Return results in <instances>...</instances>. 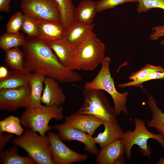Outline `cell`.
I'll return each instance as SVG.
<instances>
[{
	"label": "cell",
	"instance_id": "obj_14",
	"mask_svg": "<svg viewBox=\"0 0 164 164\" xmlns=\"http://www.w3.org/2000/svg\"><path fill=\"white\" fill-rule=\"evenodd\" d=\"M39 27L37 38L48 43L63 39L66 28L60 22L36 19Z\"/></svg>",
	"mask_w": 164,
	"mask_h": 164
},
{
	"label": "cell",
	"instance_id": "obj_16",
	"mask_svg": "<svg viewBox=\"0 0 164 164\" xmlns=\"http://www.w3.org/2000/svg\"><path fill=\"white\" fill-rule=\"evenodd\" d=\"M65 119L73 127L91 136L104 122L102 120L90 115L75 113L66 117Z\"/></svg>",
	"mask_w": 164,
	"mask_h": 164
},
{
	"label": "cell",
	"instance_id": "obj_36",
	"mask_svg": "<svg viewBox=\"0 0 164 164\" xmlns=\"http://www.w3.org/2000/svg\"><path fill=\"white\" fill-rule=\"evenodd\" d=\"M11 0H0V11L8 12L9 11Z\"/></svg>",
	"mask_w": 164,
	"mask_h": 164
},
{
	"label": "cell",
	"instance_id": "obj_21",
	"mask_svg": "<svg viewBox=\"0 0 164 164\" xmlns=\"http://www.w3.org/2000/svg\"><path fill=\"white\" fill-rule=\"evenodd\" d=\"M97 12L96 2L91 0L81 1L74 9V22L87 25L92 24Z\"/></svg>",
	"mask_w": 164,
	"mask_h": 164
},
{
	"label": "cell",
	"instance_id": "obj_15",
	"mask_svg": "<svg viewBox=\"0 0 164 164\" xmlns=\"http://www.w3.org/2000/svg\"><path fill=\"white\" fill-rule=\"evenodd\" d=\"M46 44L63 66L70 70H78L75 57V50L70 47L63 39Z\"/></svg>",
	"mask_w": 164,
	"mask_h": 164
},
{
	"label": "cell",
	"instance_id": "obj_40",
	"mask_svg": "<svg viewBox=\"0 0 164 164\" xmlns=\"http://www.w3.org/2000/svg\"><path fill=\"white\" fill-rule=\"evenodd\" d=\"M161 44L164 46V39H162L161 42Z\"/></svg>",
	"mask_w": 164,
	"mask_h": 164
},
{
	"label": "cell",
	"instance_id": "obj_23",
	"mask_svg": "<svg viewBox=\"0 0 164 164\" xmlns=\"http://www.w3.org/2000/svg\"><path fill=\"white\" fill-rule=\"evenodd\" d=\"M17 146L15 145L0 152V162L3 164H34L35 161L30 156L18 154Z\"/></svg>",
	"mask_w": 164,
	"mask_h": 164
},
{
	"label": "cell",
	"instance_id": "obj_5",
	"mask_svg": "<svg viewBox=\"0 0 164 164\" xmlns=\"http://www.w3.org/2000/svg\"><path fill=\"white\" fill-rule=\"evenodd\" d=\"M13 143L24 149L29 156L39 164H54L47 136L39 135L27 128L22 135L13 139Z\"/></svg>",
	"mask_w": 164,
	"mask_h": 164
},
{
	"label": "cell",
	"instance_id": "obj_35",
	"mask_svg": "<svg viewBox=\"0 0 164 164\" xmlns=\"http://www.w3.org/2000/svg\"><path fill=\"white\" fill-rule=\"evenodd\" d=\"M12 134L4 135L0 132V152H2L8 142L12 138Z\"/></svg>",
	"mask_w": 164,
	"mask_h": 164
},
{
	"label": "cell",
	"instance_id": "obj_18",
	"mask_svg": "<svg viewBox=\"0 0 164 164\" xmlns=\"http://www.w3.org/2000/svg\"><path fill=\"white\" fill-rule=\"evenodd\" d=\"M125 153V149L121 138L98 151L96 162L99 164H114L115 161Z\"/></svg>",
	"mask_w": 164,
	"mask_h": 164
},
{
	"label": "cell",
	"instance_id": "obj_2",
	"mask_svg": "<svg viewBox=\"0 0 164 164\" xmlns=\"http://www.w3.org/2000/svg\"><path fill=\"white\" fill-rule=\"evenodd\" d=\"M110 61L109 57L108 56L104 57L98 73L93 80L85 83L84 88L101 90L107 92L112 99L116 115H119L121 112L127 115L128 114V110L126 104L128 93L127 91L121 93L117 90L114 79L111 76L110 71Z\"/></svg>",
	"mask_w": 164,
	"mask_h": 164
},
{
	"label": "cell",
	"instance_id": "obj_1",
	"mask_svg": "<svg viewBox=\"0 0 164 164\" xmlns=\"http://www.w3.org/2000/svg\"><path fill=\"white\" fill-rule=\"evenodd\" d=\"M22 47L24 54L23 67L31 72L42 74L61 83L82 80L81 76L75 70L63 66L48 45L37 38L26 40Z\"/></svg>",
	"mask_w": 164,
	"mask_h": 164
},
{
	"label": "cell",
	"instance_id": "obj_28",
	"mask_svg": "<svg viewBox=\"0 0 164 164\" xmlns=\"http://www.w3.org/2000/svg\"><path fill=\"white\" fill-rule=\"evenodd\" d=\"M21 30L29 37L37 38L39 27L36 19L28 14H23Z\"/></svg>",
	"mask_w": 164,
	"mask_h": 164
},
{
	"label": "cell",
	"instance_id": "obj_34",
	"mask_svg": "<svg viewBox=\"0 0 164 164\" xmlns=\"http://www.w3.org/2000/svg\"><path fill=\"white\" fill-rule=\"evenodd\" d=\"M152 29L153 32L150 36L151 40H156L164 36V25L154 26Z\"/></svg>",
	"mask_w": 164,
	"mask_h": 164
},
{
	"label": "cell",
	"instance_id": "obj_25",
	"mask_svg": "<svg viewBox=\"0 0 164 164\" xmlns=\"http://www.w3.org/2000/svg\"><path fill=\"white\" fill-rule=\"evenodd\" d=\"M26 40L21 33H10L6 32L0 37V48L6 52L13 48L22 46Z\"/></svg>",
	"mask_w": 164,
	"mask_h": 164
},
{
	"label": "cell",
	"instance_id": "obj_33",
	"mask_svg": "<svg viewBox=\"0 0 164 164\" xmlns=\"http://www.w3.org/2000/svg\"><path fill=\"white\" fill-rule=\"evenodd\" d=\"M138 0H100L96 2L97 12L114 8L118 5L129 2H137Z\"/></svg>",
	"mask_w": 164,
	"mask_h": 164
},
{
	"label": "cell",
	"instance_id": "obj_17",
	"mask_svg": "<svg viewBox=\"0 0 164 164\" xmlns=\"http://www.w3.org/2000/svg\"><path fill=\"white\" fill-rule=\"evenodd\" d=\"M103 125L104 130L93 138L96 144L101 149L104 148L115 141L122 138L124 132L116 122L104 121Z\"/></svg>",
	"mask_w": 164,
	"mask_h": 164
},
{
	"label": "cell",
	"instance_id": "obj_12",
	"mask_svg": "<svg viewBox=\"0 0 164 164\" xmlns=\"http://www.w3.org/2000/svg\"><path fill=\"white\" fill-rule=\"evenodd\" d=\"M94 25L74 22L65 29L63 39L72 49L80 46L92 32Z\"/></svg>",
	"mask_w": 164,
	"mask_h": 164
},
{
	"label": "cell",
	"instance_id": "obj_9",
	"mask_svg": "<svg viewBox=\"0 0 164 164\" xmlns=\"http://www.w3.org/2000/svg\"><path fill=\"white\" fill-rule=\"evenodd\" d=\"M47 136L54 164H69L84 161L88 158L87 155L79 153L68 147L57 134L49 132Z\"/></svg>",
	"mask_w": 164,
	"mask_h": 164
},
{
	"label": "cell",
	"instance_id": "obj_10",
	"mask_svg": "<svg viewBox=\"0 0 164 164\" xmlns=\"http://www.w3.org/2000/svg\"><path fill=\"white\" fill-rule=\"evenodd\" d=\"M30 94L29 83L18 88L0 89V110L14 111L26 108Z\"/></svg>",
	"mask_w": 164,
	"mask_h": 164
},
{
	"label": "cell",
	"instance_id": "obj_26",
	"mask_svg": "<svg viewBox=\"0 0 164 164\" xmlns=\"http://www.w3.org/2000/svg\"><path fill=\"white\" fill-rule=\"evenodd\" d=\"M4 59L6 64L13 70H25L23 67L24 54L18 47L12 48L6 52Z\"/></svg>",
	"mask_w": 164,
	"mask_h": 164
},
{
	"label": "cell",
	"instance_id": "obj_7",
	"mask_svg": "<svg viewBox=\"0 0 164 164\" xmlns=\"http://www.w3.org/2000/svg\"><path fill=\"white\" fill-rule=\"evenodd\" d=\"M104 44L93 32L86 40L75 50L78 70L91 71L101 64L104 57Z\"/></svg>",
	"mask_w": 164,
	"mask_h": 164
},
{
	"label": "cell",
	"instance_id": "obj_4",
	"mask_svg": "<svg viewBox=\"0 0 164 164\" xmlns=\"http://www.w3.org/2000/svg\"><path fill=\"white\" fill-rule=\"evenodd\" d=\"M61 106L42 105L34 108H26L20 118L21 124L26 128L38 132L42 136L52 128L48 125L52 119L60 121L63 118Z\"/></svg>",
	"mask_w": 164,
	"mask_h": 164
},
{
	"label": "cell",
	"instance_id": "obj_27",
	"mask_svg": "<svg viewBox=\"0 0 164 164\" xmlns=\"http://www.w3.org/2000/svg\"><path fill=\"white\" fill-rule=\"evenodd\" d=\"M20 119L14 116H9L0 121V132H5L19 136L22 135L23 129Z\"/></svg>",
	"mask_w": 164,
	"mask_h": 164
},
{
	"label": "cell",
	"instance_id": "obj_31",
	"mask_svg": "<svg viewBox=\"0 0 164 164\" xmlns=\"http://www.w3.org/2000/svg\"><path fill=\"white\" fill-rule=\"evenodd\" d=\"M23 14L18 12L15 13L10 18L6 25V32L17 33L21 30L22 24Z\"/></svg>",
	"mask_w": 164,
	"mask_h": 164
},
{
	"label": "cell",
	"instance_id": "obj_3",
	"mask_svg": "<svg viewBox=\"0 0 164 164\" xmlns=\"http://www.w3.org/2000/svg\"><path fill=\"white\" fill-rule=\"evenodd\" d=\"M81 91L83 102L75 113L90 115L104 122H117L114 108L110 105L102 90L84 88Z\"/></svg>",
	"mask_w": 164,
	"mask_h": 164
},
{
	"label": "cell",
	"instance_id": "obj_22",
	"mask_svg": "<svg viewBox=\"0 0 164 164\" xmlns=\"http://www.w3.org/2000/svg\"><path fill=\"white\" fill-rule=\"evenodd\" d=\"M147 103L152 113V118L147 122L148 127L153 128L164 137V112L157 105L155 99L147 93Z\"/></svg>",
	"mask_w": 164,
	"mask_h": 164
},
{
	"label": "cell",
	"instance_id": "obj_24",
	"mask_svg": "<svg viewBox=\"0 0 164 164\" xmlns=\"http://www.w3.org/2000/svg\"><path fill=\"white\" fill-rule=\"evenodd\" d=\"M60 15V22L66 28L74 22V9L72 0H55Z\"/></svg>",
	"mask_w": 164,
	"mask_h": 164
},
{
	"label": "cell",
	"instance_id": "obj_39",
	"mask_svg": "<svg viewBox=\"0 0 164 164\" xmlns=\"http://www.w3.org/2000/svg\"><path fill=\"white\" fill-rule=\"evenodd\" d=\"M156 164H164V157L160 158L157 162Z\"/></svg>",
	"mask_w": 164,
	"mask_h": 164
},
{
	"label": "cell",
	"instance_id": "obj_32",
	"mask_svg": "<svg viewBox=\"0 0 164 164\" xmlns=\"http://www.w3.org/2000/svg\"><path fill=\"white\" fill-rule=\"evenodd\" d=\"M157 79L164 80V71L154 72L150 73L142 80L140 81H132L119 84L118 86L122 88L131 86H134L138 87L141 86L142 84L145 82L151 80Z\"/></svg>",
	"mask_w": 164,
	"mask_h": 164
},
{
	"label": "cell",
	"instance_id": "obj_6",
	"mask_svg": "<svg viewBox=\"0 0 164 164\" xmlns=\"http://www.w3.org/2000/svg\"><path fill=\"white\" fill-rule=\"evenodd\" d=\"M134 123V130L124 132L121 138L128 160L131 158L132 147L135 145L138 146L139 150L144 156L150 158L151 154V147L148 144V140L150 139L155 140L164 149V137L161 134H155L149 132L147 128L145 122L141 119L135 118Z\"/></svg>",
	"mask_w": 164,
	"mask_h": 164
},
{
	"label": "cell",
	"instance_id": "obj_30",
	"mask_svg": "<svg viewBox=\"0 0 164 164\" xmlns=\"http://www.w3.org/2000/svg\"><path fill=\"white\" fill-rule=\"evenodd\" d=\"M137 11L138 12H146L152 8L164 10V0H138Z\"/></svg>",
	"mask_w": 164,
	"mask_h": 164
},
{
	"label": "cell",
	"instance_id": "obj_20",
	"mask_svg": "<svg viewBox=\"0 0 164 164\" xmlns=\"http://www.w3.org/2000/svg\"><path fill=\"white\" fill-rule=\"evenodd\" d=\"M32 73L25 70H13L5 78L0 79V89L16 88L29 83Z\"/></svg>",
	"mask_w": 164,
	"mask_h": 164
},
{
	"label": "cell",
	"instance_id": "obj_37",
	"mask_svg": "<svg viewBox=\"0 0 164 164\" xmlns=\"http://www.w3.org/2000/svg\"><path fill=\"white\" fill-rule=\"evenodd\" d=\"M9 72L7 69L4 66H1L0 67V79H3L6 77Z\"/></svg>",
	"mask_w": 164,
	"mask_h": 164
},
{
	"label": "cell",
	"instance_id": "obj_29",
	"mask_svg": "<svg viewBox=\"0 0 164 164\" xmlns=\"http://www.w3.org/2000/svg\"><path fill=\"white\" fill-rule=\"evenodd\" d=\"M164 71V68L161 66H155L147 63L141 69L133 73L129 77V78L132 81H140L152 72Z\"/></svg>",
	"mask_w": 164,
	"mask_h": 164
},
{
	"label": "cell",
	"instance_id": "obj_38",
	"mask_svg": "<svg viewBox=\"0 0 164 164\" xmlns=\"http://www.w3.org/2000/svg\"><path fill=\"white\" fill-rule=\"evenodd\" d=\"M124 155H122L118 158L115 162L114 164H125L124 161Z\"/></svg>",
	"mask_w": 164,
	"mask_h": 164
},
{
	"label": "cell",
	"instance_id": "obj_11",
	"mask_svg": "<svg viewBox=\"0 0 164 164\" xmlns=\"http://www.w3.org/2000/svg\"><path fill=\"white\" fill-rule=\"evenodd\" d=\"M53 128L58 132V135L62 140H75L84 145V149L89 153L97 155L98 150L93 138L87 133L73 127L66 120L63 123L54 125Z\"/></svg>",
	"mask_w": 164,
	"mask_h": 164
},
{
	"label": "cell",
	"instance_id": "obj_19",
	"mask_svg": "<svg viewBox=\"0 0 164 164\" xmlns=\"http://www.w3.org/2000/svg\"><path fill=\"white\" fill-rule=\"evenodd\" d=\"M45 77L42 74L36 72L32 73L29 81L30 86V96L26 108H37L42 105L41 99Z\"/></svg>",
	"mask_w": 164,
	"mask_h": 164
},
{
	"label": "cell",
	"instance_id": "obj_8",
	"mask_svg": "<svg viewBox=\"0 0 164 164\" xmlns=\"http://www.w3.org/2000/svg\"><path fill=\"white\" fill-rule=\"evenodd\" d=\"M20 7L24 13L36 19L60 22L59 11L55 0H22Z\"/></svg>",
	"mask_w": 164,
	"mask_h": 164
},
{
	"label": "cell",
	"instance_id": "obj_13",
	"mask_svg": "<svg viewBox=\"0 0 164 164\" xmlns=\"http://www.w3.org/2000/svg\"><path fill=\"white\" fill-rule=\"evenodd\" d=\"M58 82L53 78L46 77L41 99L45 105L59 106L64 102L66 96Z\"/></svg>",
	"mask_w": 164,
	"mask_h": 164
}]
</instances>
